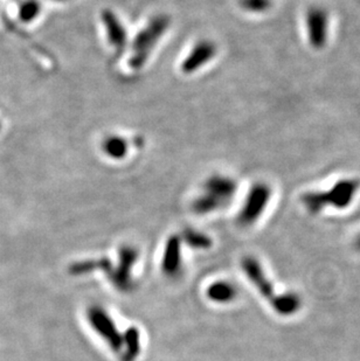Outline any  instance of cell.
Listing matches in <instances>:
<instances>
[{
	"instance_id": "obj_1",
	"label": "cell",
	"mask_w": 360,
	"mask_h": 361,
	"mask_svg": "<svg viewBox=\"0 0 360 361\" xmlns=\"http://www.w3.org/2000/svg\"><path fill=\"white\" fill-rule=\"evenodd\" d=\"M242 271L249 282L256 288L258 293L272 305L281 316H292L301 309L302 302L296 293H277L268 276L265 275L261 263L254 256H245L241 261Z\"/></svg>"
},
{
	"instance_id": "obj_2",
	"label": "cell",
	"mask_w": 360,
	"mask_h": 361,
	"mask_svg": "<svg viewBox=\"0 0 360 361\" xmlns=\"http://www.w3.org/2000/svg\"><path fill=\"white\" fill-rule=\"evenodd\" d=\"M171 26V18L167 14L160 13L150 18L130 46L128 65L133 71H140L145 67L150 56L156 49L157 44L167 35Z\"/></svg>"
},
{
	"instance_id": "obj_3",
	"label": "cell",
	"mask_w": 360,
	"mask_h": 361,
	"mask_svg": "<svg viewBox=\"0 0 360 361\" xmlns=\"http://www.w3.org/2000/svg\"><path fill=\"white\" fill-rule=\"evenodd\" d=\"M238 190L236 181L224 174H213L203 184V191L192 201V211L197 215H208L226 207Z\"/></svg>"
},
{
	"instance_id": "obj_4",
	"label": "cell",
	"mask_w": 360,
	"mask_h": 361,
	"mask_svg": "<svg viewBox=\"0 0 360 361\" xmlns=\"http://www.w3.org/2000/svg\"><path fill=\"white\" fill-rule=\"evenodd\" d=\"M87 321L92 331L106 343L114 353L119 355L122 351L123 332L119 330L112 314L99 304H94L87 309Z\"/></svg>"
},
{
	"instance_id": "obj_5",
	"label": "cell",
	"mask_w": 360,
	"mask_h": 361,
	"mask_svg": "<svg viewBox=\"0 0 360 361\" xmlns=\"http://www.w3.org/2000/svg\"><path fill=\"white\" fill-rule=\"evenodd\" d=\"M140 259V252L133 245H122L119 250V261L114 263L112 270L106 275L109 282L117 291L122 293H133L135 289L133 268Z\"/></svg>"
},
{
	"instance_id": "obj_6",
	"label": "cell",
	"mask_w": 360,
	"mask_h": 361,
	"mask_svg": "<svg viewBox=\"0 0 360 361\" xmlns=\"http://www.w3.org/2000/svg\"><path fill=\"white\" fill-rule=\"evenodd\" d=\"M358 185L356 183H344L337 185L331 191L317 195H308L304 198V204L309 211L313 213L322 211L326 206H333L336 208H344L349 206L354 199V193L357 192Z\"/></svg>"
},
{
	"instance_id": "obj_7",
	"label": "cell",
	"mask_w": 360,
	"mask_h": 361,
	"mask_svg": "<svg viewBox=\"0 0 360 361\" xmlns=\"http://www.w3.org/2000/svg\"><path fill=\"white\" fill-rule=\"evenodd\" d=\"M270 200V188L265 184H255L251 188L244 206L239 212L238 222L242 227H251L261 218Z\"/></svg>"
},
{
	"instance_id": "obj_8",
	"label": "cell",
	"mask_w": 360,
	"mask_h": 361,
	"mask_svg": "<svg viewBox=\"0 0 360 361\" xmlns=\"http://www.w3.org/2000/svg\"><path fill=\"white\" fill-rule=\"evenodd\" d=\"M217 46L212 40L201 39L193 44L180 63V71L185 75H192L204 68L217 56Z\"/></svg>"
},
{
	"instance_id": "obj_9",
	"label": "cell",
	"mask_w": 360,
	"mask_h": 361,
	"mask_svg": "<svg viewBox=\"0 0 360 361\" xmlns=\"http://www.w3.org/2000/svg\"><path fill=\"white\" fill-rule=\"evenodd\" d=\"M101 23L106 32L107 40L116 55L124 54L129 44V33L121 18L110 8H104L101 12Z\"/></svg>"
},
{
	"instance_id": "obj_10",
	"label": "cell",
	"mask_w": 360,
	"mask_h": 361,
	"mask_svg": "<svg viewBox=\"0 0 360 361\" xmlns=\"http://www.w3.org/2000/svg\"><path fill=\"white\" fill-rule=\"evenodd\" d=\"M183 241L179 234L169 236L164 245L163 256H162V271L169 279H176L179 276L183 270Z\"/></svg>"
},
{
	"instance_id": "obj_11",
	"label": "cell",
	"mask_w": 360,
	"mask_h": 361,
	"mask_svg": "<svg viewBox=\"0 0 360 361\" xmlns=\"http://www.w3.org/2000/svg\"><path fill=\"white\" fill-rule=\"evenodd\" d=\"M142 352V334L136 326H130L123 332L122 351L119 353L121 361H136Z\"/></svg>"
},
{
	"instance_id": "obj_12",
	"label": "cell",
	"mask_w": 360,
	"mask_h": 361,
	"mask_svg": "<svg viewBox=\"0 0 360 361\" xmlns=\"http://www.w3.org/2000/svg\"><path fill=\"white\" fill-rule=\"evenodd\" d=\"M114 263L108 257H97V259H88L78 261L69 266L68 273L72 276H85L89 274L101 271L104 275H108L112 270Z\"/></svg>"
},
{
	"instance_id": "obj_13",
	"label": "cell",
	"mask_w": 360,
	"mask_h": 361,
	"mask_svg": "<svg viewBox=\"0 0 360 361\" xmlns=\"http://www.w3.org/2000/svg\"><path fill=\"white\" fill-rule=\"evenodd\" d=\"M206 296L213 303L229 304L236 300L238 289L228 281H215L208 286Z\"/></svg>"
},
{
	"instance_id": "obj_14",
	"label": "cell",
	"mask_w": 360,
	"mask_h": 361,
	"mask_svg": "<svg viewBox=\"0 0 360 361\" xmlns=\"http://www.w3.org/2000/svg\"><path fill=\"white\" fill-rule=\"evenodd\" d=\"M101 149L106 157L112 161H123L130 150L129 142L126 137L119 135H109L103 138Z\"/></svg>"
},
{
	"instance_id": "obj_15",
	"label": "cell",
	"mask_w": 360,
	"mask_h": 361,
	"mask_svg": "<svg viewBox=\"0 0 360 361\" xmlns=\"http://www.w3.org/2000/svg\"><path fill=\"white\" fill-rule=\"evenodd\" d=\"M179 235L183 243L188 245L190 248L196 249V250H206V249H210L213 245L211 238L208 234L197 231V229L185 228Z\"/></svg>"
},
{
	"instance_id": "obj_16",
	"label": "cell",
	"mask_w": 360,
	"mask_h": 361,
	"mask_svg": "<svg viewBox=\"0 0 360 361\" xmlns=\"http://www.w3.org/2000/svg\"><path fill=\"white\" fill-rule=\"evenodd\" d=\"M41 13V4L39 0H25L18 11V16L25 24L37 20Z\"/></svg>"
},
{
	"instance_id": "obj_17",
	"label": "cell",
	"mask_w": 360,
	"mask_h": 361,
	"mask_svg": "<svg viewBox=\"0 0 360 361\" xmlns=\"http://www.w3.org/2000/svg\"><path fill=\"white\" fill-rule=\"evenodd\" d=\"M242 8L252 13H261L270 6V0H240Z\"/></svg>"
},
{
	"instance_id": "obj_18",
	"label": "cell",
	"mask_w": 360,
	"mask_h": 361,
	"mask_svg": "<svg viewBox=\"0 0 360 361\" xmlns=\"http://www.w3.org/2000/svg\"><path fill=\"white\" fill-rule=\"evenodd\" d=\"M52 1H54V3H66V1H68V0H52Z\"/></svg>"
},
{
	"instance_id": "obj_19",
	"label": "cell",
	"mask_w": 360,
	"mask_h": 361,
	"mask_svg": "<svg viewBox=\"0 0 360 361\" xmlns=\"http://www.w3.org/2000/svg\"><path fill=\"white\" fill-rule=\"evenodd\" d=\"M356 245H357V248L360 250V235L357 238V241H356Z\"/></svg>"
},
{
	"instance_id": "obj_20",
	"label": "cell",
	"mask_w": 360,
	"mask_h": 361,
	"mask_svg": "<svg viewBox=\"0 0 360 361\" xmlns=\"http://www.w3.org/2000/svg\"><path fill=\"white\" fill-rule=\"evenodd\" d=\"M0 131H1V123H0Z\"/></svg>"
}]
</instances>
